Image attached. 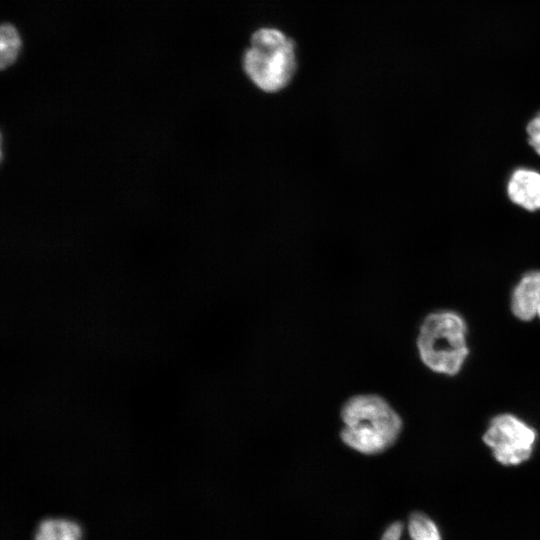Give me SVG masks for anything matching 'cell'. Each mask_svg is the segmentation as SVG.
I'll list each match as a JSON object with an SVG mask.
<instances>
[{"instance_id":"obj_7","label":"cell","mask_w":540,"mask_h":540,"mask_svg":"<svg viewBox=\"0 0 540 540\" xmlns=\"http://www.w3.org/2000/svg\"><path fill=\"white\" fill-rule=\"evenodd\" d=\"M83 527L73 519L47 517L40 520L33 532V540H82Z\"/></svg>"},{"instance_id":"obj_11","label":"cell","mask_w":540,"mask_h":540,"mask_svg":"<svg viewBox=\"0 0 540 540\" xmlns=\"http://www.w3.org/2000/svg\"><path fill=\"white\" fill-rule=\"evenodd\" d=\"M404 525L401 522H395L389 525L384 531L381 540H401Z\"/></svg>"},{"instance_id":"obj_3","label":"cell","mask_w":540,"mask_h":540,"mask_svg":"<svg viewBox=\"0 0 540 540\" xmlns=\"http://www.w3.org/2000/svg\"><path fill=\"white\" fill-rule=\"evenodd\" d=\"M464 319L453 311L434 312L422 321L417 336V350L430 370L456 375L466 360L469 349Z\"/></svg>"},{"instance_id":"obj_5","label":"cell","mask_w":540,"mask_h":540,"mask_svg":"<svg viewBox=\"0 0 540 540\" xmlns=\"http://www.w3.org/2000/svg\"><path fill=\"white\" fill-rule=\"evenodd\" d=\"M509 199L527 211L540 209V173L529 168H518L507 183Z\"/></svg>"},{"instance_id":"obj_2","label":"cell","mask_w":540,"mask_h":540,"mask_svg":"<svg viewBox=\"0 0 540 540\" xmlns=\"http://www.w3.org/2000/svg\"><path fill=\"white\" fill-rule=\"evenodd\" d=\"M295 44L283 32L261 28L253 33L243 56V69L250 81L265 93L288 86L296 72Z\"/></svg>"},{"instance_id":"obj_1","label":"cell","mask_w":540,"mask_h":540,"mask_svg":"<svg viewBox=\"0 0 540 540\" xmlns=\"http://www.w3.org/2000/svg\"><path fill=\"white\" fill-rule=\"evenodd\" d=\"M339 437L351 450L376 456L399 439L403 422L398 412L381 395L359 393L347 398L340 409Z\"/></svg>"},{"instance_id":"obj_12","label":"cell","mask_w":540,"mask_h":540,"mask_svg":"<svg viewBox=\"0 0 540 540\" xmlns=\"http://www.w3.org/2000/svg\"><path fill=\"white\" fill-rule=\"evenodd\" d=\"M540 318V301H539V306H538V314H537Z\"/></svg>"},{"instance_id":"obj_9","label":"cell","mask_w":540,"mask_h":540,"mask_svg":"<svg viewBox=\"0 0 540 540\" xmlns=\"http://www.w3.org/2000/svg\"><path fill=\"white\" fill-rule=\"evenodd\" d=\"M1 68L4 69L16 60L21 48V39L16 28L11 24L1 26Z\"/></svg>"},{"instance_id":"obj_8","label":"cell","mask_w":540,"mask_h":540,"mask_svg":"<svg viewBox=\"0 0 540 540\" xmlns=\"http://www.w3.org/2000/svg\"><path fill=\"white\" fill-rule=\"evenodd\" d=\"M407 531L409 540H441L436 524L426 515L413 513L408 521ZM402 539H404V532Z\"/></svg>"},{"instance_id":"obj_10","label":"cell","mask_w":540,"mask_h":540,"mask_svg":"<svg viewBox=\"0 0 540 540\" xmlns=\"http://www.w3.org/2000/svg\"><path fill=\"white\" fill-rule=\"evenodd\" d=\"M526 131L529 144L540 155V112L529 121Z\"/></svg>"},{"instance_id":"obj_6","label":"cell","mask_w":540,"mask_h":540,"mask_svg":"<svg viewBox=\"0 0 540 540\" xmlns=\"http://www.w3.org/2000/svg\"><path fill=\"white\" fill-rule=\"evenodd\" d=\"M540 301V271L525 273L514 287L511 310L516 318L531 321L538 314Z\"/></svg>"},{"instance_id":"obj_4","label":"cell","mask_w":540,"mask_h":540,"mask_svg":"<svg viewBox=\"0 0 540 540\" xmlns=\"http://www.w3.org/2000/svg\"><path fill=\"white\" fill-rule=\"evenodd\" d=\"M537 433L534 428L512 414L495 416L483 435L494 458L506 466L519 465L532 455Z\"/></svg>"}]
</instances>
